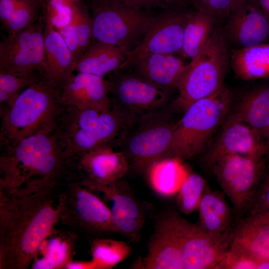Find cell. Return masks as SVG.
Here are the masks:
<instances>
[{"label": "cell", "mask_w": 269, "mask_h": 269, "mask_svg": "<svg viewBox=\"0 0 269 269\" xmlns=\"http://www.w3.org/2000/svg\"><path fill=\"white\" fill-rule=\"evenodd\" d=\"M72 21L78 35L81 57L94 38L91 16L80 1L73 2Z\"/></svg>", "instance_id": "36"}, {"label": "cell", "mask_w": 269, "mask_h": 269, "mask_svg": "<svg viewBox=\"0 0 269 269\" xmlns=\"http://www.w3.org/2000/svg\"><path fill=\"white\" fill-rule=\"evenodd\" d=\"M226 21L223 34L237 49L263 43L269 37V23L258 0H241Z\"/></svg>", "instance_id": "18"}, {"label": "cell", "mask_w": 269, "mask_h": 269, "mask_svg": "<svg viewBox=\"0 0 269 269\" xmlns=\"http://www.w3.org/2000/svg\"><path fill=\"white\" fill-rule=\"evenodd\" d=\"M192 223L169 210L158 220L148 243L146 255L134 265L142 269H183L182 246Z\"/></svg>", "instance_id": "9"}, {"label": "cell", "mask_w": 269, "mask_h": 269, "mask_svg": "<svg viewBox=\"0 0 269 269\" xmlns=\"http://www.w3.org/2000/svg\"><path fill=\"white\" fill-rule=\"evenodd\" d=\"M258 1L269 23V0H258Z\"/></svg>", "instance_id": "44"}, {"label": "cell", "mask_w": 269, "mask_h": 269, "mask_svg": "<svg viewBox=\"0 0 269 269\" xmlns=\"http://www.w3.org/2000/svg\"><path fill=\"white\" fill-rule=\"evenodd\" d=\"M65 269H97L95 264L92 261L90 262H74L70 261L65 267Z\"/></svg>", "instance_id": "43"}, {"label": "cell", "mask_w": 269, "mask_h": 269, "mask_svg": "<svg viewBox=\"0 0 269 269\" xmlns=\"http://www.w3.org/2000/svg\"><path fill=\"white\" fill-rule=\"evenodd\" d=\"M44 20L46 77L57 86L74 74L76 66L70 50L59 33L51 23Z\"/></svg>", "instance_id": "22"}, {"label": "cell", "mask_w": 269, "mask_h": 269, "mask_svg": "<svg viewBox=\"0 0 269 269\" xmlns=\"http://www.w3.org/2000/svg\"><path fill=\"white\" fill-rule=\"evenodd\" d=\"M39 1H40V4H41V3H42V0H39Z\"/></svg>", "instance_id": "48"}, {"label": "cell", "mask_w": 269, "mask_h": 269, "mask_svg": "<svg viewBox=\"0 0 269 269\" xmlns=\"http://www.w3.org/2000/svg\"><path fill=\"white\" fill-rule=\"evenodd\" d=\"M60 189L0 190V269H27L59 221Z\"/></svg>", "instance_id": "1"}, {"label": "cell", "mask_w": 269, "mask_h": 269, "mask_svg": "<svg viewBox=\"0 0 269 269\" xmlns=\"http://www.w3.org/2000/svg\"><path fill=\"white\" fill-rule=\"evenodd\" d=\"M233 95L224 85L191 104L176 124L171 145L173 156L188 159L200 153L226 119Z\"/></svg>", "instance_id": "4"}, {"label": "cell", "mask_w": 269, "mask_h": 269, "mask_svg": "<svg viewBox=\"0 0 269 269\" xmlns=\"http://www.w3.org/2000/svg\"><path fill=\"white\" fill-rule=\"evenodd\" d=\"M216 22L205 13L194 10L186 23L180 53L191 60L202 50L215 30Z\"/></svg>", "instance_id": "29"}, {"label": "cell", "mask_w": 269, "mask_h": 269, "mask_svg": "<svg viewBox=\"0 0 269 269\" xmlns=\"http://www.w3.org/2000/svg\"><path fill=\"white\" fill-rule=\"evenodd\" d=\"M38 0L40 2L39 0Z\"/></svg>", "instance_id": "47"}, {"label": "cell", "mask_w": 269, "mask_h": 269, "mask_svg": "<svg viewBox=\"0 0 269 269\" xmlns=\"http://www.w3.org/2000/svg\"><path fill=\"white\" fill-rule=\"evenodd\" d=\"M230 57L223 32L216 29L201 52L187 65L175 105L184 112L196 101L224 86Z\"/></svg>", "instance_id": "5"}, {"label": "cell", "mask_w": 269, "mask_h": 269, "mask_svg": "<svg viewBox=\"0 0 269 269\" xmlns=\"http://www.w3.org/2000/svg\"><path fill=\"white\" fill-rule=\"evenodd\" d=\"M229 198L238 218L247 214L266 170L264 157L228 154L209 169Z\"/></svg>", "instance_id": "8"}, {"label": "cell", "mask_w": 269, "mask_h": 269, "mask_svg": "<svg viewBox=\"0 0 269 269\" xmlns=\"http://www.w3.org/2000/svg\"><path fill=\"white\" fill-rule=\"evenodd\" d=\"M70 50L76 66L81 58L79 41L72 20L69 24L57 30Z\"/></svg>", "instance_id": "40"}, {"label": "cell", "mask_w": 269, "mask_h": 269, "mask_svg": "<svg viewBox=\"0 0 269 269\" xmlns=\"http://www.w3.org/2000/svg\"><path fill=\"white\" fill-rule=\"evenodd\" d=\"M126 58L127 53L120 47L96 40L80 59L76 71L104 77L120 70Z\"/></svg>", "instance_id": "25"}, {"label": "cell", "mask_w": 269, "mask_h": 269, "mask_svg": "<svg viewBox=\"0 0 269 269\" xmlns=\"http://www.w3.org/2000/svg\"><path fill=\"white\" fill-rule=\"evenodd\" d=\"M132 251L124 241L96 238L91 243V261L97 269H110L127 259Z\"/></svg>", "instance_id": "31"}, {"label": "cell", "mask_w": 269, "mask_h": 269, "mask_svg": "<svg viewBox=\"0 0 269 269\" xmlns=\"http://www.w3.org/2000/svg\"><path fill=\"white\" fill-rule=\"evenodd\" d=\"M94 192L102 194L106 199L116 233L132 242L140 239L144 216L138 201L126 183L121 180L108 184H85Z\"/></svg>", "instance_id": "16"}, {"label": "cell", "mask_w": 269, "mask_h": 269, "mask_svg": "<svg viewBox=\"0 0 269 269\" xmlns=\"http://www.w3.org/2000/svg\"><path fill=\"white\" fill-rule=\"evenodd\" d=\"M267 149V155H269V136L266 142Z\"/></svg>", "instance_id": "45"}, {"label": "cell", "mask_w": 269, "mask_h": 269, "mask_svg": "<svg viewBox=\"0 0 269 269\" xmlns=\"http://www.w3.org/2000/svg\"><path fill=\"white\" fill-rule=\"evenodd\" d=\"M182 161L175 156L164 158L147 170L150 184L158 194L168 196L179 190L189 174Z\"/></svg>", "instance_id": "28"}, {"label": "cell", "mask_w": 269, "mask_h": 269, "mask_svg": "<svg viewBox=\"0 0 269 269\" xmlns=\"http://www.w3.org/2000/svg\"><path fill=\"white\" fill-rule=\"evenodd\" d=\"M124 4L132 8L148 10L156 6L167 8L181 0H118Z\"/></svg>", "instance_id": "41"}, {"label": "cell", "mask_w": 269, "mask_h": 269, "mask_svg": "<svg viewBox=\"0 0 269 269\" xmlns=\"http://www.w3.org/2000/svg\"><path fill=\"white\" fill-rule=\"evenodd\" d=\"M109 74L105 80L109 94L114 100V108L126 115L143 113L163 106L169 97L168 91L161 89L136 73L118 76Z\"/></svg>", "instance_id": "13"}, {"label": "cell", "mask_w": 269, "mask_h": 269, "mask_svg": "<svg viewBox=\"0 0 269 269\" xmlns=\"http://www.w3.org/2000/svg\"><path fill=\"white\" fill-rule=\"evenodd\" d=\"M94 39L120 47L127 54L140 41L156 15L118 0H91Z\"/></svg>", "instance_id": "6"}, {"label": "cell", "mask_w": 269, "mask_h": 269, "mask_svg": "<svg viewBox=\"0 0 269 269\" xmlns=\"http://www.w3.org/2000/svg\"><path fill=\"white\" fill-rule=\"evenodd\" d=\"M207 183L197 173H189L181 185L176 197L178 210L185 215L197 209Z\"/></svg>", "instance_id": "32"}, {"label": "cell", "mask_w": 269, "mask_h": 269, "mask_svg": "<svg viewBox=\"0 0 269 269\" xmlns=\"http://www.w3.org/2000/svg\"><path fill=\"white\" fill-rule=\"evenodd\" d=\"M101 112L63 105L55 132L68 159L101 146L97 123Z\"/></svg>", "instance_id": "12"}, {"label": "cell", "mask_w": 269, "mask_h": 269, "mask_svg": "<svg viewBox=\"0 0 269 269\" xmlns=\"http://www.w3.org/2000/svg\"><path fill=\"white\" fill-rule=\"evenodd\" d=\"M73 180L85 184H108L121 180L128 170L125 154L108 144L70 158Z\"/></svg>", "instance_id": "17"}, {"label": "cell", "mask_w": 269, "mask_h": 269, "mask_svg": "<svg viewBox=\"0 0 269 269\" xmlns=\"http://www.w3.org/2000/svg\"><path fill=\"white\" fill-rule=\"evenodd\" d=\"M230 64L235 75L242 80L269 77V43L233 50Z\"/></svg>", "instance_id": "27"}, {"label": "cell", "mask_w": 269, "mask_h": 269, "mask_svg": "<svg viewBox=\"0 0 269 269\" xmlns=\"http://www.w3.org/2000/svg\"><path fill=\"white\" fill-rule=\"evenodd\" d=\"M176 124L155 119L143 124L129 137V156L138 170H146L155 162L172 157L171 145Z\"/></svg>", "instance_id": "14"}, {"label": "cell", "mask_w": 269, "mask_h": 269, "mask_svg": "<svg viewBox=\"0 0 269 269\" xmlns=\"http://www.w3.org/2000/svg\"><path fill=\"white\" fill-rule=\"evenodd\" d=\"M269 216V215H268Z\"/></svg>", "instance_id": "49"}, {"label": "cell", "mask_w": 269, "mask_h": 269, "mask_svg": "<svg viewBox=\"0 0 269 269\" xmlns=\"http://www.w3.org/2000/svg\"><path fill=\"white\" fill-rule=\"evenodd\" d=\"M73 4L68 0H42L41 5L43 18L56 30L61 29L72 20Z\"/></svg>", "instance_id": "35"}, {"label": "cell", "mask_w": 269, "mask_h": 269, "mask_svg": "<svg viewBox=\"0 0 269 269\" xmlns=\"http://www.w3.org/2000/svg\"><path fill=\"white\" fill-rule=\"evenodd\" d=\"M233 241L259 259H269V216L247 214L238 218Z\"/></svg>", "instance_id": "26"}, {"label": "cell", "mask_w": 269, "mask_h": 269, "mask_svg": "<svg viewBox=\"0 0 269 269\" xmlns=\"http://www.w3.org/2000/svg\"><path fill=\"white\" fill-rule=\"evenodd\" d=\"M237 219L219 234L206 232L192 224L184 240L181 253L183 269H219L233 241Z\"/></svg>", "instance_id": "15"}, {"label": "cell", "mask_w": 269, "mask_h": 269, "mask_svg": "<svg viewBox=\"0 0 269 269\" xmlns=\"http://www.w3.org/2000/svg\"><path fill=\"white\" fill-rule=\"evenodd\" d=\"M39 6L41 7L37 0H19L14 14L3 28L8 34H14L33 24L41 16L38 13Z\"/></svg>", "instance_id": "33"}, {"label": "cell", "mask_w": 269, "mask_h": 269, "mask_svg": "<svg viewBox=\"0 0 269 269\" xmlns=\"http://www.w3.org/2000/svg\"><path fill=\"white\" fill-rule=\"evenodd\" d=\"M54 230L46 239V244L42 251V256L35 259L32 264V269H65L72 261L74 243L76 235L70 232L64 234Z\"/></svg>", "instance_id": "30"}, {"label": "cell", "mask_w": 269, "mask_h": 269, "mask_svg": "<svg viewBox=\"0 0 269 269\" xmlns=\"http://www.w3.org/2000/svg\"><path fill=\"white\" fill-rule=\"evenodd\" d=\"M61 107L56 85L46 78L23 90L0 112V147L7 149L27 136L54 130Z\"/></svg>", "instance_id": "3"}, {"label": "cell", "mask_w": 269, "mask_h": 269, "mask_svg": "<svg viewBox=\"0 0 269 269\" xmlns=\"http://www.w3.org/2000/svg\"><path fill=\"white\" fill-rule=\"evenodd\" d=\"M225 193L213 190L207 184L197 210L198 225L206 232L219 234L225 231L236 221L235 211L227 203Z\"/></svg>", "instance_id": "24"}, {"label": "cell", "mask_w": 269, "mask_h": 269, "mask_svg": "<svg viewBox=\"0 0 269 269\" xmlns=\"http://www.w3.org/2000/svg\"><path fill=\"white\" fill-rule=\"evenodd\" d=\"M18 0H0V20L3 27L14 14Z\"/></svg>", "instance_id": "42"}, {"label": "cell", "mask_w": 269, "mask_h": 269, "mask_svg": "<svg viewBox=\"0 0 269 269\" xmlns=\"http://www.w3.org/2000/svg\"><path fill=\"white\" fill-rule=\"evenodd\" d=\"M62 105L101 112L110 108V100L104 77L77 73L57 85Z\"/></svg>", "instance_id": "20"}, {"label": "cell", "mask_w": 269, "mask_h": 269, "mask_svg": "<svg viewBox=\"0 0 269 269\" xmlns=\"http://www.w3.org/2000/svg\"><path fill=\"white\" fill-rule=\"evenodd\" d=\"M217 138L205 154L203 163L210 169L220 157L240 154L264 157L267 155L266 142L253 129L238 122L226 119Z\"/></svg>", "instance_id": "19"}, {"label": "cell", "mask_w": 269, "mask_h": 269, "mask_svg": "<svg viewBox=\"0 0 269 269\" xmlns=\"http://www.w3.org/2000/svg\"><path fill=\"white\" fill-rule=\"evenodd\" d=\"M174 4L156 15L140 41L127 54L126 60L120 70L130 67L147 55L173 54L180 52L185 26L192 11L173 8Z\"/></svg>", "instance_id": "11"}, {"label": "cell", "mask_w": 269, "mask_h": 269, "mask_svg": "<svg viewBox=\"0 0 269 269\" xmlns=\"http://www.w3.org/2000/svg\"><path fill=\"white\" fill-rule=\"evenodd\" d=\"M195 10L212 17L216 23L226 21L241 0H185Z\"/></svg>", "instance_id": "38"}, {"label": "cell", "mask_w": 269, "mask_h": 269, "mask_svg": "<svg viewBox=\"0 0 269 269\" xmlns=\"http://www.w3.org/2000/svg\"><path fill=\"white\" fill-rule=\"evenodd\" d=\"M71 2H79L80 1V0H68Z\"/></svg>", "instance_id": "46"}, {"label": "cell", "mask_w": 269, "mask_h": 269, "mask_svg": "<svg viewBox=\"0 0 269 269\" xmlns=\"http://www.w3.org/2000/svg\"><path fill=\"white\" fill-rule=\"evenodd\" d=\"M46 78L38 72L21 74L8 71H0V90L6 92L12 103L23 90Z\"/></svg>", "instance_id": "34"}, {"label": "cell", "mask_w": 269, "mask_h": 269, "mask_svg": "<svg viewBox=\"0 0 269 269\" xmlns=\"http://www.w3.org/2000/svg\"><path fill=\"white\" fill-rule=\"evenodd\" d=\"M226 119L248 125L266 142L269 136V87L247 93Z\"/></svg>", "instance_id": "23"}, {"label": "cell", "mask_w": 269, "mask_h": 269, "mask_svg": "<svg viewBox=\"0 0 269 269\" xmlns=\"http://www.w3.org/2000/svg\"><path fill=\"white\" fill-rule=\"evenodd\" d=\"M71 180L70 161L55 129L27 136L0 155V190L60 188Z\"/></svg>", "instance_id": "2"}, {"label": "cell", "mask_w": 269, "mask_h": 269, "mask_svg": "<svg viewBox=\"0 0 269 269\" xmlns=\"http://www.w3.org/2000/svg\"><path fill=\"white\" fill-rule=\"evenodd\" d=\"M247 214L269 215V169L265 171Z\"/></svg>", "instance_id": "39"}, {"label": "cell", "mask_w": 269, "mask_h": 269, "mask_svg": "<svg viewBox=\"0 0 269 269\" xmlns=\"http://www.w3.org/2000/svg\"><path fill=\"white\" fill-rule=\"evenodd\" d=\"M42 15L35 23L0 42V71L21 74L38 72L46 77Z\"/></svg>", "instance_id": "10"}, {"label": "cell", "mask_w": 269, "mask_h": 269, "mask_svg": "<svg viewBox=\"0 0 269 269\" xmlns=\"http://www.w3.org/2000/svg\"><path fill=\"white\" fill-rule=\"evenodd\" d=\"M259 260L250 251L233 241L219 269H257Z\"/></svg>", "instance_id": "37"}, {"label": "cell", "mask_w": 269, "mask_h": 269, "mask_svg": "<svg viewBox=\"0 0 269 269\" xmlns=\"http://www.w3.org/2000/svg\"><path fill=\"white\" fill-rule=\"evenodd\" d=\"M131 67H134L135 73L168 92L177 89L187 68L182 60L172 54L147 55Z\"/></svg>", "instance_id": "21"}, {"label": "cell", "mask_w": 269, "mask_h": 269, "mask_svg": "<svg viewBox=\"0 0 269 269\" xmlns=\"http://www.w3.org/2000/svg\"><path fill=\"white\" fill-rule=\"evenodd\" d=\"M56 209L59 221L76 236L116 233L107 205L79 181L69 182L61 187Z\"/></svg>", "instance_id": "7"}]
</instances>
